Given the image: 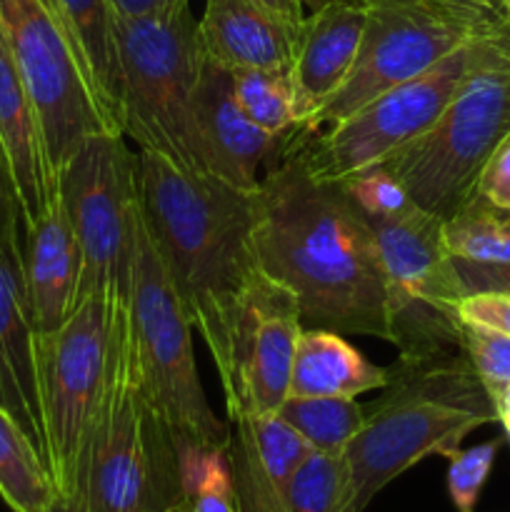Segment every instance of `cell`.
Segmentation results:
<instances>
[{"instance_id":"cell-16","label":"cell","mask_w":510,"mask_h":512,"mask_svg":"<svg viewBox=\"0 0 510 512\" xmlns=\"http://www.w3.org/2000/svg\"><path fill=\"white\" fill-rule=\"evenodd\" d=\"M0 405L23 425L45 460L38 333L23 275V228L0 240Z\"/></svg>"},{"instance_id":"cell-13","label":"cell","mask_w":510,"mask_h":512,"mask_svg":"<svg viewBox=\"0 0 510 512\" xmlns=\"http://www.w3.org/2000/svg\"><path fill=\"white\" fill-rule=\"evenodd\" d=\"M0 35L38 115L50 168L58 178L85 138L113 130L100 115L48 0H0Z\"/></svg>"},{"instance_id":"cell-23","label":"cell","mask_w":510,"mask_h":512,"mask_svg":"<svg viewBox=\"0 0 510 512\" xmlns=\"http://www.w3.org/2000/svg\"><path fill=\"white\" fill-rule=\"evenodd\" d=\"M390 380L393 368L368 363L365 355L335 330H300L290 375V395L358 398L368 390H385Z\"/></svg>"},{"instance_id":"cell-39","label":"cell","mask_w":510,"mask_h":512,"mask_svg":"<svg viewBox=\"0 0 510 512\" xmlns=\"http://www.w3.org/2000/svg\"><path fill=\"white\" fill-rule=\"evenodd\" d=\"M333 3H340V0H300V5H303L305 10H310V13H315V10L325 8V5H333Z\"/></svg>"},{"instance_id":"cell-8","label":"cell","mask_w":510,"mask_h":512,"mask_svg":"<svg viewBox=\"0 0 510 512\" xmlns=\"http://www.w3.org/2000/svg\"><path fill=\"white\" fill-rule=\"evenodd\" d=\"M508 33L510 23L468 40L438 65L385 90L348 118L328 125L320 135L303 133L295 140L285 133V138L313 178L323 183H340L358 170L383 163L440 118L465 78Z\"/></svg>"},{"instance_id":"cell-21","label":"cell","mask_w":510,"mask_h":512,"mask_svg":"<svg viewBox=\"0 0 510 512\" xmlns=\"http://www.w3.org/2000/svg\"><path fill=\"white\" fill-rule=\"evenodd\" d=\"M205 58L225 70L288 73L300 28L250 0H208L198 23Z\"/></svg>"},{"instance_id":"cell-40","label":"cell","mask_w":510,"mask_h":512,"mask_svg":"<svg viewBox=\"0 0 510 512\" xmlns=\"http://www.w3.org/2000/svg\"><path fill=\"white\" fill-rule=\"evenodd\" d=\"M165 512H195V508H193V505H190V500H185V503L175 505V508H170V510H165Z\"/></svg>"},{"instance_id":"cell-22","label":"cell","mask_w":510,"mask_h":512,"mask_svg":"<svg viewBox=\"0 0 510 512\" xmlns=\"http://www.w3.org/2000/svg\"><path fill=\"white\" fill-rule=\"evenodd\" d=\"M83 68L100 115L113 133H123V75H120L115 13L110 0H48Z\"/></svg>"},{"instance_id":"cell-37","label":"cell","mask_w":510,"mask_h":512,"mask_svg":"<svg viewBox=\"0 0 510 512\" xmlns=\"http://www.w3.org/2000/svg\"><path fill=\"white\" fill-rule=\"evenodd\" d=\"M118 15H128V18H138V15L158 13V10L168 8L175 0H110Z\"/></svg>"},{"instance_id":"cell-4","label":"cell","mask_w":510,"mask_h":512,"mask_svg":"<svg viewBox=\"0 0 510 512\" xmlns=\"http://www.w3.org/2000/svg\"><path fill=\"white\" fill-rule=\"evenodd\" d=\"M88 495L93 512H165L188 500L178 438L145 385L128 300L110 313Z\"/></svg>"},{"instance_id":"cell-29","label":"cell","mask_w":510,"mask_h":512,"mask_svg":"<svg viewBox=\"0 0 510 512\" xmlns=\"http://www.w3.org/2000/svg\"><path fill=\"white\" fill-rule=\"evenodd\" d=\"M463 353L493 405L510 388V335L463 323Z\"/></svg>"},{"instance_id":"cell-24","label":"cell","mask_w":510,"mask_h":512,"mask_svg":"<svg viewBox=\"0 0 510 512\" xmlns=\"http://www.w3.org/2000/svg\"><path fill=\"white\" fill-rule=\"evenodd\" d=\"M0 498L13 512H48L58 500L50 470L23 425L0 405Z\"/></svg>"},{"instance_id":"cell-15","label":"cell","mask_w":510,"mask_h":512,"mask_svg":"<svg viewBox=\"0 0 510 512\" xmlns=\"http://www.w3.org/2000/svg\"><path fill=\"white\" fill-rule=\"evenodd\" d=\"M193 120L203 173L255 193L263 178L260 168L275 158L283 135L265 133L243 113L230 70L208 58L195 88Z\"/></svg>"},{"instance_id":"cell-36","label":"cell","mask_w":510,"mask_h":512,"mask_svg":"<svg viewBox=\"0 0 510 512\" xmlns=\"http://www.w3.org/2000/svg\"><path fill=\"white\" fill-rule=\"evenodd\" d=\"M250 3L260 5L263 10H268V13H273L275 18L285 20V23L290 25H303L305 23V8L300 5V0H250Z\"/></svg>"},{"instance_id":"cell-6","label":"cell","mask_w":510,"mask_h":512,"mask_svg":"<svg viewBox=\"0 0 510 512\" xmlns=\"http://www.w3.org/2000/svg\"><path fill=\"white\" fill-rule=\"evenodd\" d=\"M508 138L510 33L465 78L440 118L383 165L410 203L448 220L478 195L485 165Z\"/></svg>"},{"instance_id":"cell-26","label":"cell","mask_w":510,"mask_h":512,"mask_svg":"<svg viewBox=\"0 0 510 512\" xmlns=\"http://www.w3.org/2000/svg\"><path fill=\"white\" fill-rule=\"evenodd\" d=\"M450 258L470 263H510V215L475 195L453 218L443 220Z\"/></svg>"},{"instance_id":"cell-32","label":"cell","mask_w":510,"mask_h":512,"mask_svg":"<svg viewBox=\"0 0 510 512\" xmlns=\"http://www.w3.org/2000/svg\"><path fill=\"white\" fill-rule=\"evenodd\" d=\"M458 318L463 323L483 325L510 335V295L505 293H468L458 300Z\"/></svg>"},{"instance_id":"cell-20","label":"cell","mask_w":510,"mask_h":512,"mask_svg":"<svg viewBox=\"0 0 510 512\" xmlns=\"http://www.w3.org/2000/svg\"><path fill=\"white\" fill-rule=\"evenodd\" d=\"M23 275L35 333H55L78 308L83 283V255L60 198L23 228Z\"/></svg>"},{"instance_id":"cell-35","label":"cell","mask_w":510,"mask_h":512,"mask_svg":"<svg viewBox=\"0 0 510 512\" xmlns=\"http://www.w3.org/2000/svg\"><path fill=\"white\" fill-rule=\"evenodd\" d=\"M18 228H23L18 200H15L13 183H10V175L5 170L3 158H0V240Z\"/></svg>"},{"instance_id":"cell-9","label":"cell","mask_w":510,"mask_h":512,"mask_svg":"<svg viewBox=\"0 0 510 512\" xmlns=\"http://www.w3.org/2000/svg\"><path fill=\"white\" fill-rule=\"evenodd\" d=\"M128 305L145 385L173 428L180 455L195 448H225L228 423L210 410L195 368L193 323L160 263L140 213Z\"/></svg>"},{"instance_id":"cell-10","label":"cell","mask_w":510,"mask_h":512,"mask_svg":"<svg viewBox=\"0 0 510 512\" xmlns=\"http://www.w3.org/2000/svg\"><path fill=\"white\" fill-rule=\"evenodd\" d=\"M388 283L390 343L400 360L448 358L463 353L458 300L465 290L443 245V220L415 203L370 218Z\"/></svg>"},{"instance_id":"cell-18","label":"cell","mask_w":510,"mask_h":512,"mask_svg":"<svg viewBox=\"0 0 510 512\" xmlns=\"http://www.w3.org/2000/svg\"><path fill=\"white\" fill-rule=\"evenodd\" d=\"M368 23V0H340L305 18L288 70L295 128H303L348 80Z\"/></svg>"},{"instance_id":"cell-27","label":"cell","mask_w":510,"mask_h":512,"mask_svg":"<svg viewBox=\"0 0 510 512\" xmlns=\"http://www.w3.org/2000/svg\"><path fill=\"white\" fill-rule=\"evenodd\" d=\"M235 98L243 113L270 135H285L295 128L293 90L288 73L273 70H230Z\"/></svg>"},{"instance_id":"cell-1","label":"cell","mask_w":510,"mask_h":512,"mask_svg":"<svg viewBox=\"0 0 510 512\" xmlns=\"http://www.w3.org/2000/svg\"><path fill=\"white\" fill-rule=\"evenodd\" d=\"M280 143L278 165L255 190L260 270L293 295L303 328L390 343L388 283L368 218L343 185L313 178L285 135Z\"/></svg>"},{"instance_id":"cell-34","label":"cell","mask_w":510,"mask_h":512,"mask_svg":"<svg viewBox=\"0 0 510 512\" xmlns=\"http://www.w3.org/2000/svg\"><path fill=\"white\" fill-rule=\"evenodd\" d=\"M478 195L510 215V138L495 150L490 163L485 165L483 178H480L478 185Z\"/></svg>"},{"instance_id":"cell-11","label":"cell","mask_w":510,"mask_h":512,"mask_svg":"<svg viewBox=\"0 0 510 512\" xmlns=\"http://www.w3.org/2000/svg\"><path fill=\"white\" fill-rule=\"evenodd\" d=\"M58 198L83 255L80 300H128L140 205L135 153L125 135L85 138L60 170Z\"/></svg>"},{"instance_id":"cell-2","label":"cell","mask_w":510,"mask_h":512,"mask_svg":"<svg viewBox=\"0 0 510 512\" xmlns=\"http://www.w3.org/2000/svg\"><path fill=\"white\" fill-rule=\"evenodd\" d=\"M135 185L160 263L223 383L235 315L260 273L253 240L255 193L210 173L175 168L148 150L135 153Z\"/></svg>"},{"instance_id":"cell-33","label":"cell","mask_w":510,"mask_h":512,"mask_svg":"<svg viewBox=\"0 0 510 512\" xmlns=\"http://www.w3.org/2000/svg\"><path fill=\"white\" fill-rule=\"evenodd\" d=\"M453 268L468 293H505L510 295V263H470L453 258Z\"/></svg>"},{"instance_id":"cell-7","label":"cell","mask_w":510,"mask_h":512,"mask_svg":"<svg viewBox=\"0 0 510 512\" xmlns=\"http://www.w3.org/2000/svg\"><path fill=\"white\" fill-rule=\"evenodd\" d=\"M510 23L493 0H368L363 45L343 88L303 125L313 135L425 73L478 35Z\"/></svg>"},{"instance_id":"cell-41","label":"cell","mask_w":510,"mask_h":512,"mask_svg":"<svg viewBox=\"0 0 510 512\" xmlns=\"http://www.w3.org/2000/svg\"><path fill=\"white\" fill-rule=\"evenodd\" d=\"M503 8H505V13L510 15V0H503Z\"/></svg>"},{"instance_id":"cell-38","label":"cell","mask_w":510,"mask_h":512,"mask_svg":"<svg viewBox=\"0 0 510 512\" xmlns=\"http://www.w3.org/2000/svg\"><path fill=\"white\" fill-rule=\"evenodd\" d=\"M48 512H93L88 495V480L83 485H78L70 495H60Z\"/></svg>"},{"instance_id":"cell-30","label":"cell","mask_w":510,"mask_h":512,"mask_svg":"<svg viewBox=\"0 0 510 512\" xmlns=\"http://www.w3.org/2000/svg\"><path fill=\"white\" fill-rule=\"evenodd\" d=\"M340 185H343L348 198L355 203V208L363 215H370V218L393 215L410 205L405 188L383 163L358 170L350 178L340 180Z\"/></svg>"},{"instance_id":"cell-19","label":"cell","mask_w":510,"mask_h":512,"mask_svg":"<svg viewBox=\"0 0 510 512\" xmlns=\"http://www.w3.org/2000/svg\"><path fill=\"white\" fill-rule=\"evenodd\" d=\"M0 158L13 183L23 228L58 203V178L50 168L43 130L0 40Z\"/></svg>"},{"instance_id":"cell-25","label":"cell","mask_w":510,"mask_h":512,"mask_svg":"<svg viewBox=\"0 0 510 512\" xmlns=\"http://www.w3.org/2000/svg\"><path fill=\"white\" fill-rule=\"evenodd\" d=\"M278 415L293 425L313 450L340 455L368 423L370 405H360L355 398L290 395Z\"/></svg>"},{"instance_id":"cell-3","label":"cell","mask_w":510,"mask_h":512,"mask_svg":"<svg viewBox=\"0 0 510 512\" xmlns=\"http://www.w3.org/2000/svg\"><path fill=\"white\" fill-rule=\"evenodd\" d=\"M385 390L370 403L368 423L343 450L345 512H365L405 470L430 455L450 458L475 428L498 420L465 353L400 360Z\"/></svg>"},{"instance_id":"cell-42","label":"cell","mask_w":510,"mask_h":512,"mask_svg":"<svg viewBox=\"0 0 510 512\" xmlns=\"http://www.w3.org/2000/svg\"><path fill=\"white\" fill-rule=\"evenodd\" d=\"M505 433H508V438H510V428H505Z\"/></svg>"},{"instance_id":"cell-31","label":"cell","mask_w":510,"mask_h":512,"mask_svg":"<svg viewBox=\"0 0 510 512\" xmlns=\"http://www.w3.org/2000/svg\"><path fill=\"white\" fill-rule=\"evenodd\" d=\"M498 448V440H488V443L475 445V448L458 450L448 458V495L458 512H475L480 493H483L490 470H493Z\"/></svg>"},{"instance_id":"cell-14","label":"cell","mask_w":510,"mask_h":512,"mask_svg":"<svg viewBox=\"0 0 510 512\" xmlns=\"http://www.w3.org/2000/svg\"><path fill=\"white\" fill-rule=\"evenodd\" d=\"M300 330L295 298L260 270L235 315L230 368L223 380L228 415L278 413L290 395Z\"/></svg>"},{"instance_id":"cell-12","label":"cell","mask_w":510,"mask_h":512,"mask_svg":"<svg viewBox=\"0 0 510 512\" xmlns=\"http://www.w3.org/2000/svg\"><path fill=\"white\" fill-rule=\"evenodd\" d=\"M113 303L85 295L55 333L38 335L45 465L58 498L88 480L90 433L103 393Z\"/></svg>"},{"instance_id":"cell-17","label":"cell","mask_w":510,"mask_h":512,"mask_svg":"<svg viewBox=\"0 0 510 512\" xmlns=\"http://www.w3.org/2000/svg\"><path fill=\"white\" fill-rule=\"evenodd\" d=\"M313 453L278 413L230 415L228 455L235 512H290L288 485Z\"/></svg>"},{"instance_id":"cell-5","label":"cell","mask_w":510,"mask_h":512,"mask_svg":"<svg viewBox=\"0 0 510 512\" xmlns=\"http://www.w3.org/2000/svg\"><path fill=\"white\" fill-rule=\"evenodd\" d=\"M123 133L140 150L175 168L203 173L195 138L193 103L205 65L200 28L188 0H175L150 15H118Z\"/></svg>"},{"instance_id":"cell-28","label":"cell","mask_w":510,"mask_h":512,"mask_svg":"<svg viewBox=\"0 0 510 512\" xmlns=\"http://www.w3.org/2000/svg\"><path fill=\"white\" fill-rule=\"evenodd\" d=\"M343 453H313L305 458L288 485L290 512H345Z\"/></svg>"},{"instance_id":"cell-43","label":"cell","mask_w":510,"mask_h":512,"mask_svg":"<svg viewBox=\"0 0 510 512\" xmlns=\"http://www.w3.org/2000/svg\"><path fill=\"white\" fill-rule=\"evenodd\" d=\"M0 40H3V35H0Z\"/></svg>"}]
</instances>
